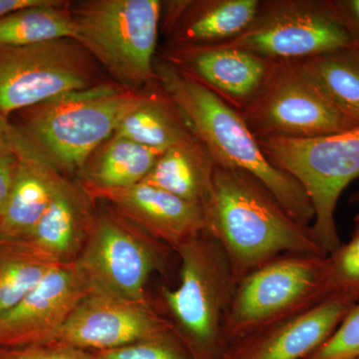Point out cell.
Here are the masks:
<instances>
[{
    "mask_svg": "<svg viewBox=\"0 0 359 359\" xmlns=\"http://www.w3.org/2000/svg\"><path fill=\"white\" fill-rule=\"evenodd\" d=\"M154 66L161 88L209 149L216 164L254 177L294 221L309 228L314 210L306 191L290 174L271 164L243 115L164 58H156Z\"/></svg>",
    "mask_w": 359,
    "mask_h": 359,
    "instance_id": "obj_1",
    "label": "cell"
},
{
    "mask_svg": "<svg viewBox=\"0 0 359 359\" xmlns=\"http://www.w3.org/2000/svg\"><path fill=\"white\" fill-rule=\"evenodd\" d=\"M205 231L231 266H259L280 252L327 257L308 226L297 223L257 179L216 164L205 205Z\"/></svg>",
    "mask_w": 359,
    "mask_h": 359,
    "instance_id": "obj_2",
    "label": "cell"
},
{
    "mask_svg": "<svg viewBox=\"0 0 359 359\" xmlns=\"http://www.w3.org/2000/svg\"><path fill=\"white\" fill-rule=\"evenodd\" d=\"M151 90L101 83L20 111L11 125L25 145L59 173L79 174Z\"/></svg>",
    "mask_w": 359,
    "mask_h": 359,
    "instance_id": "obj_3",
    "label": "cell"
},
{
    "mask_svg": "<svg viewBox=\"0 0 359 359\" xmlns=\"http://www.w3.org/2000/svg\"><path fill=\"white\" fill-rule=\"evenodd\" d=\"M76 40L126 88L152 84L163 2L87 0L70 6Z\"/></svg>",
    "mask_w": 359,
    "mask_h": 359,
    "instance_id": "obj_4",
    "label": "cell"
},
{
    "mask_svg": "<svg viewBox=\"0 0 359 359\" xmlns=\"http://www.w3.org/2000/svg\"><path fill=\"white\" fill-rule=\"evenodd\" d=\"M266 157L306 191L314 210L311 236L327 256L341 245L335 209L340 195L359 177V125L314 138H256Z\"/></svg>",
    "mask_w": 359,
    "mask_h": 359,
    "instance_id": "obj_5",
    "label": "cell"
},
{
    "mask_svg": "<svg viewBox=\"0 0 359 359\" xmlns=\"http://www.w3.org/2000/svg\"><path fill=\"white\" fill-rule=\"evenodd\" d=\"M95 61L73 39L0 47V114L8 119L55 97L101 84Z\"/></svg>",
    "mask_w": 359,
    "mask_h": 359,
    "instance_id": "obj_6",
    "label": "cell"
},
{
    "mask_svg": "<svg viewBox=\"0 0 359 359\" xmlns=\"http://www.w3.org/2000/svg\"><path fill=\"white\" fill-rule=\"evenodd\" d=\"M242 115L256 138H314L359 125L330 101L294 60L276 61L261 95Z\"/></svg>",
    "mask_w": 359,
    "mask_h": 359,
    "instance_id": "obj_7",
    "label": "cell"
},
{
    "mask_svg": "<svg viewBox=\"0 0 359 359\" xmlns=\"http://www.w3.org/2000/svg\"><path fill=\"white\" fill-rule=\"evenodd\" d=\"M221 45L271 61L301 60L353 46L327 0H261L249 27Z\"/></svg>",
    "mask_w": 359,
    "mask_h": 359,
    "instance_id": "obj_8",
    "label": "cell"
},
{
    "mask_svg": "<svg viewBox=\"0 0 359 359\" xmlns=\"http://www.w3.org/2000/svg\"><path fill=\"white\" fill-rule=\"evenodd\" d=\"M77 262L97 289L149 304L146 285L162 255L157 240L118 212L102 211L95 214Z\"/></svg>",
    "mask_w": 359,
    "mask_h": 359,
    "instance_id": "obj_9",
    "label": "cell"
},
{
    "mask_svg": "<svg viewBox=\"0 0 359 359\" xmlns=\"http://www.w3.org/2000/svg\"><path fill=\"white\" fill-rule=\"evenodd\" d=\"M181 280L164 290L165 302L179 330L198 351L218 339L222 313L228 299L230 275L223 248L208 233L180 247Z\"/></svg>",
    "mask_w": 359,
    "mask_h": 359,
    "instance_id": "obj_10",
    "label": "cell"
},
{
    "mask_svg": "<svg viewBox=\"0 0 359 359\" xmlns=\"http://www.w3.org/2000/svg\"><path fill=\"white\" fill-rule=\"evenodd\" d=\"M328 273V256L289 257L266 264L243 282L231 304L229 327L245 332L304 299H327Z\"/></svg>",
    "mask_w": 359,
    "mask_h": 359,
    "instance_id": "obj_11",
    "label": "cell"
},
{
    "mask_svg": "<svg viewBox=\"0 0 359 359\" xmlns=\"http://www.w3.org/2000/svg\"><path fill=\"white\" fill-rule=\"evenodd\" d=\"M171 330L149 304L94 287L50 342L92 353L143 340L167 339Z\"/></svg>",
    "mask_w": 359,
    "mask_h": 359,
    "instance_id": "obj_12",
    "label": "cell"
},
{
    "mask_svg": "<svg viewBox=\"0 0 359 359\" xmlns=\"http://www.w3.org/2000/svg\"><path fill=\"white\" fill-rule=\"evenodd\" d=\"M94 287L77 261L59 264L15 306L0 316V348L50 342Z\"/></svg>",
    "mask_w": 359,
    "mask_h": 359,
    "instance_id": "obj_13",
    "label": "cell"
},
{
    "mask_svg": "<svg viewBox=\"0 0 359 359\" xmlns=\"http://www.w3.org/2000/svg\"><path fill=\"white\" fill-rule=\"evenodd\" d=\"M161 57L195 78L241 114L261 95L276 63L228 45H170Z\"/></svg>",
    "mask_w": 359,
    "mask_h": 359,
    "instance_id": "obj_14",
    "label": "cell"
},
{
    "mask_svg": "<svg viewBox=\"0 0 359 359\" xmlns=\"http://www.w3.org/2000/svg\"><path fill=\"white\" fill-rule=\"evenodd\" d=\"M155 240L178 250L205 231L204 205L189 202L148 184L110 190H85Z\"/></svg>",
    "mask_w": 359,
    "mask_h": 359,
    "instance_id": "obj_15",
    "label": "cell"
},
{
    "mask_svg": "<svg viewBox=\"0 0 359 359\" xmlns=\"http://www.w3.org/2000/svg\"><path fill=\"white\" fill-rule=\"evenodd\" d=\"M261 0H197L167 4L164 30L175 46L221 45L256 18Z\"/></svg>",
    "mask_w": 359,
    "mask_h": 359,
    "instance_id": "obj_16",
    "label": "cell"
},
{
    "mask_svg": "<svg viewBox=\"0 0 359 359\" xmlns=\"http://www.w3.org/2000/svg\"><path fill=\"white\" fill-rule=\"evenodd\" d=\"M14 144L18 167L0 218V237L26 238L43 217L65 178L35 155L15 130Z\"/></svg>",
    "mask_w": 359,
    "mask_h": 359,
    "instance_id": "obj_17",
    "label": "cell"
},
{
    "mask_svg": "<svg viewBox=\"0 0 359 359\" xmlns=\"http://www.w3.org/2000/svg\"><path fill=\"white\" fill-rule=\"evenodd\" d=\"M92 202L83 187L65 179L39 223L23 240L55 263L76 262L95 217Z\"/></svg>",
    "mask_w": 359,
    "mask_h": 359,
    "instance_id": "obj_18",
    "label": "cell"
},
{
    "mask_svg": "<svg viewBox=\"0 0 359 359\" xmlns=\"http://www.w3.org/2000/svg\"><path fill=\"white\" fill-rule=\"evenodd\" d=\"M354 304L339 295L316 302L259 344L250 359H301L311 355L334 334Z\"/></svg>",
    "mask_w": 359,
    "mask_h": 359,
    "instance_id": "obj_19",
    "label": "cell"
},
{
    "mask_svg": "<svg viewBox=\"0 0 359 359\" xmlns=\"http://www.w3.org/2000/svg\"><path fill=\"white\" fill-rule=\"evenodd\" d=\"M215 167L209 149L196 137L164 151L143 183L205 207Z\"/></svg>",
    "mask_w": 359,
    "mask_h": 359,
    "instance_id": "obj_20",
    "label": "cell"
},
{
    "mask_svg": "<svg viewBox=\"0 0 359 359\" xmlns=\"http://www.w3.org/2000/svg\"><path fill=\"white\" fill-rule=\"evenodd\" d=\"M164 151L113 135L79 172L85 190H110L142 183Z\"/></svg>",
    "mask_w": 359,
    "mask_h": 359,
    "instance_id": "obj_21",
    "label": "cell"
},
{
    "mask_svg": "<svg viewBox=\"0 0 359 359\" xmlns=\"http://www.w3.org/2000/svg\"><path fill=\"white\" fill-rule=\"evenodd\" d=\"M113 135L160 151L197 137L158 82L147 99L123 118Z\"/></svg>",
    "mask_w": 359,
    "mask_h": 359,
    "instance_id": "obj_22",
    "label": "cell"
},
{
    "mask_svg": "<svg viewBox=\"0 0 359 359\" xmlns=\"http://www.w3.org/2000/svg\"><path fill=\"white\" fill-rule=\"evenodd\" d=\"M294 61L330 101L359 123V48L344 47Z\"/></svg>",
    "mask_w": 359,
    "mask_h": 359,
    "instance_id": "obj_23",
    "label": "cell"
},
{
    "mask_svg": "<svg viewBox=\"0 0 359 359\" xmlns=\"http://www.w3.org/2000/svg\"><path fill=\"white\" fill-rule=\"evenodd\" d=\"M59 264L23 238L0 237V316L15 306Z\"/></svg>",
    "mask_w": 359,
    "mask_h": 359,
    "instance_id": "obj_24",
    "label": "cell"
},
{
    "mask_svg": "<svg viewBox=\"0 0 359 359\" xmlns=\"http://www.w3.org/2000/svg\"><path fill=\"white\" fill-rule=\"evenodd\" d=\"M50 0L0 18V47L39 44L61 39L76 40L77 29L70 4Z\"/></svg>",
    "mask_w": 359,
    "mask_h": 359,
    "instance_id": "obj_25",
    "label": "cell"
},
{
    "mask_svg": "<svg viewBox=\"0 0 359 359\" xmlns=\"http://www.w3.org/2000/svg\"><path fill=\"white\" fill-rule=\"evenodd\" d=\"M346 245H341L330 257L328 290L330 295L346 297L354 304L359 299V221Z\"/></svg>",
    "mask_w": 359,
    "mask_h": 359,
    "instance_id": "obj_26",
    "label": "cell"
},
{
    "mask_svg": "<svg viewBox=\"0 0 359 359\" xmlns=\"http://www.w3.org/2000/svg\"><path fill=\"white\" fill-rule=\"evenodd\" d=\"M359 358V304L349 309L330 339L318 347L311 359H355Z\"/></svg>",
    "mask_w": 359,
    "mask_h": 359,
    "instance_id": "obj_27",
    "label": "cell"
},
{
    "mask_svg": "<svg viewBox=\"0 0 359 359\" xmlns=\"http://www.w3.org/2000/svg\"><path fill=\"white\" fill-rule=\"evenodd\" d=\"M94 359H184L167 339L134 342L107 351H92Z\"/></svg>",
    "mask_w": 359,
    "mask_h": 359,
    "instance_id": "obj_28",
    "label": "cell"
},
{
    "mask_svg": "<svg viewBox=\"0 0 359 359\" xmlns=\"http://www.w3.org/2000/svg\"><path fill=\"white\" fill-rule=\"evenodd\" d=\"M0 359H94L88 351L58 342L0 348Z\"/></svg>",
    "mask_w": 359,
    "mask_h": 359,
    "instance_id": "obj_29",
    "label": "cell"
},
{
    "mask_svg": "<svg viewBox=\"0 0 359 359\" xmlns=\"http://www.w3.org/2000/svg\"><path fill=\"white\" fill-rule=\"evenodd\" d=\"M354 47L359 48V0H327Z\"/></svg>",
    "mask_w": 359,
    "mask_h": 359,
    "instance_id": "obj_30",
    "label": "cell"
},
{
    "mask_svg": "<svg viewBox=\"0 0 359 359\" xmlns=\"http://www.w3.org/2000/svg\"><path fill=\"white\" fill-rule=\"evenodd\" d=\"M16 167H18V155L15 151L0 162V218L4 214L9 194H11Z\"/></svg>",
    "mask_w": 359,
    "mask_h": 359,
    "instance_id": "obj_31",
    "label": "cell"
},
{
    "mask_svg": "<svg viewBox=\"0 0 359 359\" xmlns=\"http://www.w3.org/2000/svg\"><path fill=\"white\" fill-rule=\"evenodd\" d=\"M15 151L14 130L7 118L0 114V162Z\"/></svg>",
    "mask_w": 359,
    "mask_h": 359,
    "instance_id": "obj_32",
    "label": "cell"
},
{
    "mask_svg": "<svg viewBox=\"0 0 359 359\" xmlns=\"http://www.w3.org/2000/svg\"><path fill=\"white\" fill-rule=\"evenodd\" d=\"M50 0H0V18L27 7L43 6Z\"/></svg>",
    "mask_w": 359,
    "mask_h": 359,
    "instance_id": "obj_33",
    "label": "cell"
},
{
    "mask_svg": "<svg viewBox=\"0 0 359 359\" xmlns=\"http://www.w3.org/2000/svg\"><path fill=\"white\" fill-rule=\"evenodd\" d=\"M358 198H359V191H358V193L354 194L353 197H351V201H353V200L358 199Z\"/></svg>",
    "mask_w": 359,
    "mask_h": 359,
    "instance_id": "obj_34",
    "label": "cell"
},
{
    "mask_svg": "<svg viewBox=\"0 0 359 359\" xmlns=\"http://www.w3.org/2000/svg\"><path fill=\"white\" fill-rule=\"evenodd\" d=\"M351 202H353V203H356V202H359V198H358V199H355V200H353V201H351ZM358 219V221H359V215L358 217H356V219Z\"/></svg>",
    "mask_w": 359,
    "mask_h": 359,
    "instance_id": "obj_35",
    "label": "cell"
},
{
    "mask_svg": "<svg viewBox=\"0 0 359 359\" xmlns=\"http://www.w3.org/2000/svg\"><path fill=\"white\" fill-rule=\"evenodd\" d=\"M355 359H359V358H355Z\"/></svg>",
    "mask_w": 359,
    "mask_h": 359,
    "instance_id": "obj_36",
    "label": "cell"
}]
</instances>
